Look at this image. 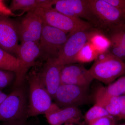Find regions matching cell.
Here are the masks:
<instances>
[{
  "instance_id": "obj_5",
  "label": "cell",
  "mask_w": 125,
  "mask_h": 125,
  "mask_svg": "<svg viewBox=\"0 0 125 125\" xmlns=\"http://www.w3.org/2000/svg\"><path fill=\"white\" fill-rule=\"evenodd\" d=\"M28 104L25 90L18 87L0 104V122L26 120Z\"/></svg>"
},
{
  "instance_id": "obj_7",
  "label": "cell",
  "mask_w": 125,
  "mask_h": 125,
  "mask_svg": "<svg viewBox=\"0 0 125 125\" xmlns=\"http://www.w3.org/2000/svg\"><path fill=\"white\" fill-rule=\"evenodd\" d=\"M16 54L19 61V66L15 73L14 85L22 86L26 79L28 71L36 63V60L40 56V51L39 43L27 42L21 43Z\"/></svg>"
},
{
  "instance_id": "obj_18",
  "label": "cell",
  "mask_w": 125,
  "mask_h": 125,
  "mask_svg": "<svg viewBox=\"0 0 125 125\" xmlns=\"http://www.w3.org/2000/svg\"><path fill=\"white\" fill-rule=\"evenodd\" d=\"M88 41L93 45L99 54L109 51L111 42L108 37L97 29L90 31Z\"/></svg>"
},
{
  "instance_id": "obj_6",
  "label": "cell",
  "mask_w": 125,
  "mask_h": 125,
  "mask_svg": "<svg viewBox=\"0 0 125 125\" xmlns=\"http://www.w3.org/2000/svg\"><path fill=\"white\" fill-rule=\"evenodd\" d=\"M68 36L63 31L43 24L39 42L40 57L46 61L57 59Z\"/></svg>"
},
{
  "instance_id": "obj_1",
  "label": "cell",
  "mask_w": 125,
  "mask_h": 125,
  "mask_svg": "<svg viewBox=\"0 0 125 125\" xmlns=\"http://www.w3.org/2000/svg\"><path fill=\"white\" fill-rule=\"evenodd\" d=\"M33 11L40 17L43 24L69 33V35L79 31L96 29L88 21L65 15L52 9L38 8Z\"/></svg>"
},
{
  "instance_id": "obj_4",
  "label": "cell",
  "mask_w": 125,
  "mask_h": 125,
  "mask_svg": "<svg viewBox=\"0 0 125 125\" xmlns=\"http://www.w3.org/2000/svg\"><path fill=\"white\" fill-rule=\"evenodd\" d=\"M88 3L97 22L98 29L104 33L125 26V14L104 0H88Z\"/></svg>"
},
{
  "instance_id": "obj_12",
  "label": "cell",
  "mask_w": 125,
  "mask_h": 125,
  "mask_svg": "<svg viewBox=\"0 0 125 125\" xmlns=\"http://www.w3.org/2000/svg\"><path fill=\"white\" fill-rule=\"evenodd\" d=\"M43 26L42 21L34 11L27 12L18 24L19 38L21 43L39 42Z\"/></svg>"
},
{
  "instance_id": "obj_24",
  "label": "cell",
  "mask_w": 125,
  "mask_h": 125,
  "mask_svg": "<svg viewBox=\"0 0 125 125\" xmlns=\"http://www.w3.org/2000/svg\"><path fill=\"white\" fill-rule=\"evenodd\" d=\"M60 107L55 103H52L44 115L50 125H62L59 120L58 110Z\"/></svg>"
},
{
  "instance_id": "obj_21",
  "label": "cell",
  "mask_w": 125,
  "mask_h": 125,
  "mask_svg": "<svg viewBox=\"0 0 125 125\" xmlns=\"http://www.w3.org/2000/svg\"><path fill=\"white\" fill-rule=\"evenodd\" d=\"M98 54L92 43L88 41L77 54L76 62H91L95 60Z\"/></svg>"
},
{
  "instance_id": "obj_9",
  "label": "cell",
  "mask_w": 125,
  "mask_h": 125,
  "mask_svg": "<svg viewBox=\"0 0 125 125\" xmlns=\"http://www.w3.org/2000/svg\"><path fill=\"white\" fill-rule=\"evenodd\" d=\"M88 87L71 84H61L56 92L54 98L55 103L61 108L77 107L88 102Z\"/></svg>"
},
{
  "instance_id": "obj_11",
  "label": "cell",
  "mask_w": 125,
  "mask_h": 125,
  "mask_svg": "<svg viewBox=\"0 0 125 125\" xmlns=\"http://www.w3.org/2000/svg\"><path fill=\"white\" fill-rule=\"evenodd\" d=\"M19 40L18 23L9 16H0V48L16 54Z\"/></svg>"
},
{
  "instance_id": "obj_26",
  "label": "cell",
  "mask_w": 125,
  "mask_h": 125,
  "mask_svg": "<svg viewBox=\"0 0 125 125\" xmlns=\"http://www.w3.org/2000/svg\"><path fill=\"white\" fill-rule=\"evenodd\" d=\"M114 117L109 116L98 118L88 123V125H114Z\"/></svg>"
},
{
  "instance_id": "obj_33",
  "label": "cell",
  "mask_w": 125,
  "mask_h": 125,
  "mask_svg": "<svg viewBox=\"0 0 125 125\" xmlns=\"http://www.w3.org/2000/svg\"><path fill=\"white\" fill-rule=\"evenodd\" d=\"M125 125V124H123V125Z\"/></svg>"
},
{
  "instance_id": "obj_2",
  "label": "cell",
  "mask_w": 125,
  "mask_h": 125,
  "mask_svg": "<svg viewBox=\"0 0 125 125\" xmlns=\"http://www.w3.org/2000/svg\"><path fill=\"white\" fill-rule=\"evenodd\" d=\"M89 71L94 79L109 85L125 74V64L108 51L98 54Z\"/></svg>"
},
{
  "instance_id": "obj_30",
  "label": "cell",
  "mask_w": 125,
  "mask_h": 125,
  "mask_svg": "<svg viewBox=\"0 0 125 125\" xmlns=\"http://www.w3.org/2000/svg\"><path fill=\"white\" fill-rule=\"evenodd\" d=\"M0 125H29L26 120L10 121L0 122Z\"/></svg>"
},
{
  "instance_id": "obj_27",
  "label": "cell",
  "mask_w": 125,
  "mask_h": 125,
  "mask_svg": "<svg viewBox=\"0 0 125 125\" xmlns=\"http://www.w3.org/2000/svg\"><path fill=\"white\" fill-rule=\"evenodd\" d=\"M106 2L111 5L119 11L125 14V0H104Z\"/></svg>"
},
{
  "instance_id": "obj_22",
  "label": "cell",
  "mask_w": 125,
  "mask_h": 125,
  "mask_svg": "<svg viewBox=\"0 0 125 125\" xmlns=\"http://www.w3.org/2000/svg\"><path fill=\"white\" fill-rule=\"evenodd\" d=\"M105 92L109 95L114 97L125 95V77L121 76L114 83L110 84L106 87H104Z\"/></svg>"
},
{
  "instance_id": "obj_19",
  "label": "cell",
  "mask_w": 125,
  "mask_h": 125,
  "mask_svg": "<svg viewBox=\"0 0 125 125\" xmlns=\"http://www.w3.org/2000/svg\"><path fill=\"white\" fill-rule=\"evenodd\" d=\"M58 117L62 125L79 124L82 118L81 112L77 107L61 108L58 111Z\"/></svg>"
},
{
  "instance_id": "obj_3",
  "label": "cell",
  "mask_w": 125,
  "mask_h": 125,
  "mask_svg": "<svg viewBox=\"0 0 125 125\" xmlns=\"http://www.w3.org/2000/svg\"><path fill=\"white\" fill-rule=\"evenodd\" d=\"M26 79L29 87L28 118L44 114L53 103L52 98L43 84L38 71L30 72L27 74Z\"/></svg>"
},
{
  "instance_id": "obj_29",
  "label": "cell",
  "mask_w": 125,
  "mask_h": 125,
  "mask_svg": "<svg viewBox=\"0 0 125 125\" xmlns=\"http://www.w3.org/2000/svg\"><path fill=\"white\" fill-rule=\"evenodd\" d=\"M13 15L10 8L6 6L3 1L0 0V16H9Z\"/></svg>"
},
{
  "instance_id": "obj_20",
  "label": "cell",
  "mask_w": 125,
  "mask_h": 125,
  "mask_svg": "<svg viewBox=\"0 0 125 125\" xmlns=\"http://www.w3.org/2000/svg\"><path fill=\"white\" fill-rule=\"evenodd\" d=\"M19 66L17 57L0 48V69L15 73Z\"/></svg>"
},
{
  "instance_id": "obj_14",
  "label": "cell",
  "mask_w": 125,
  "mask_h": 125,
  "mask_svg": "<svg viewBox=\"0 0 125 125\" xmlns=\"http://www.w3.org/2000/svg\"><path fill=\"white\" fill-rule=\"evenodd\" d=\"M94 79L89 70L80 64L64 66L61 72V84L89 87Z\"/></svg>"
},
{
  "instance_id": "obj_10",
  "label": "cell",
  "mask_w": 125,
  "mask_h": 125,
  "mask_svg": "<svg viewBox=\"0 0 125 125\" xmlns=\"http://www.w3.org/2000/svg\"><path fill=\"white\" fill-rule=\"evenodd\" d=\"M90 31H79L69 35L60 55L57 59L59 63L64 66L76 62V56L88 42Z\"/></svg>"
},
{
  "instance_id": "obj_8",
  "label": "cell",
  "mask_w": 125,
  "mask_h": 125,
  "mask_svg": "<svg viewBox=\"0 0 125 125\" xmlns=\"http://www.w3.org/2000/svg\"><path fill=\"white\" fill-rule=\"evenodd\" d=\"M52 9L65 15L84 19L97 29V24L90 9L88 0H52Z\"/></svg>"
},
{
  "instance_id": "obj_28",
  "label": "cell",
  "mask_w": 125,
  "mask_h": 125,
  "mask_svg": "<svg viewBox=\"0 0 125 125\" xmlns=\"http://www.w3.org/2000/svg\"><path fill=\"white\" fill-rule=\"evenodd\" d=\"M119 113L118 119L120 120L125 119V96L122 95L119 96Z\"/></svg>"
},
{
  "instance_id": "obj_15",
  "label": "cell",
  "mask_w": 125,
  "mask_h": 125,
  "mask_svg": "<svg viewBox=\"0 0 125 125\" xmlns=\"http://www.w3.org/2000/svg\"><path fill=\"white\" fill-rule=\"evenodd\" d=\"M125 26L114 29L105 33L111 42L109 51L124 62L125 58Z\"/></svg>"
},
{
  "instance_id": "obj_17",
  "label": "cell",
  "mask_w": 125,
  "mask_h": 125,
  "mask_svg": "<svg viewBox=\"0 0 125 125\" xmlns=\"http://www.w3.org/2000/svg\"><path fill=\"white\" fill-rule=\"evenodd\" d=\"M49 2V0H13L9 8L12 11H33L38 8H46Z\"/></svg>"
},
{
  "instance_id": "obj_16",
  "label": "cell",
  "mask_w": 125,
  "mask_h": 125,
  "mask_svg": "<svg viewBox=\"0 0 125 125\" xmlns=\"http://www.w3.org/2000/svg\"><path fill=\"white\" fill-rule=\"evenodd\" d=\"M95 103L102 106L113 116H119V97L109 95L104 90V87H101L97 90L94 96Z\"/></svg>"
},
{
  "instance_id": "obj_32",
  "label": "cell",
  "mask_w": 125,
  "mask_h": 125,
  "mask_svg": "<svg viewBox=\"0 0 125 125\" xmlns=\"http://www.w3.org/2000/svg\"><path fill=\"white\" fill-rule=\"evenodd\" d=\"M72 125V124H66V125Z\"/></svg>"
},
{
  "instance_id": "obj_25",
  "label": "cell",
  "mask_w": 125,
  "mask_h": 125,
  "mask_svg": "<svg viewBox=\"0 0 125 125\" xmlns=\"http://www.w3.org/2000/svg\"><path fill=\"white\" fill-rule=\"evenodd\" d=\"M15 77V72L0 69V90L10 85Z\"/></svg>"
},
{
  "instance_id": "obj_13",
  "label": "cell",
  "mask_w": 125,
  "mask_h": 125,
  "mask_svg": "<svg viewBox=\"0 0 125 125\" xmlns=\"http://www.w3.org/2000/svg\"><path fill=\"white\" fill-rule=\"evenodd\" d=\"M40 71V79L45 88L53 99L57 90L61 84V72L63 66L57 59H48Z\"/></svg>"
},
{
  "instance_id": "obj_23",
  "label": "cell",
  "mask_w": 125,
  "mask_h": 125,
  "mask_svg": "<svg viewBox=\"0 0 125 125\" xmlns=\"http://www.w3.org/2000/svg\"><path fill=\"white\" fill-rule=\"evenodd\" d=\"M109 116L111 115L103 107L95 103L86 113L85 120L86 122L89 123L98 118Z\"/></svg>"
},
{
  "instance_id": "obj_31",
  "label": "cell",
  "mask_w": 125,
  "mask_h": 125,
  "mask_svg": "<svg viewBox=\"0 0 125 125\" xmlns=\"http://www.w3.org/2000/svg\"><path fill=\"white\" fill-rule=\"evenodd\" d=\"M1 90H0V104L4 101L7 96V94L2 92Z\"/></svg>"
}]
</instances>
